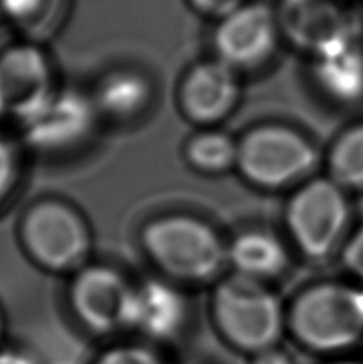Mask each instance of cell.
Here are the masks:
<instances>
[{"label":"cell","instance_id":"cell-11","mask_svg":"<svg viewBox=\"0 0 363 364\" xmlns=\"http://www.w3.org/2000/svg\"><path fill=\"white\" fill-rule=\"evenodd\" d=\"M92 96L77 90H56L47 104L23 122V139L31 149L56 154L79 146L92 133L96 122Z\"/></svg>","mask_w":363,"mask_h":364},{"label":"cell","instance_id":"cell-5","mask_svg":"<svg viewBox=\"0 0 363 364\" xmlns=\"http://www.w3.org/2000/svg\"><path fill=\"white\" fill-rule=\"evenodd\" d=\"M283 219L295 248L309 261H323L349 237L347 191L330 176L309 178L291 193Z\"/></svg>","mask_w":363,"mask_h":364},{"label":"cell","instance_id":"cell-15","mask_svg":"<svg viewBox=\"0 0 363 364\" xmlns=\"http://www.w3.org/2000/svg\"><path fill=\"white\" fill-rule=\"evenodd\" d=\"M315 82L332 100H363V47L357 37L347 38L314 56Z\"/></svg>","mask_w":363,"mask_h":364},{"label":"cell","instance_id":"cell-3","mask_svg":"<svg viewBox=\"0 0 363 364\" xmlns=\"http://www.w3.org/2000/svg\"><path fill=\"white\" fill-rule=\"evenodd\" d=\"M287 331L309 352H346L363 339V289L336 282L307 286L287 307Z\"/></svg>","mask_w":363,"mask_h":364},{"label":"cell","instance_id":"cell-7","mask_svg":"<svg viewBox=\"0 0 363 364\" xmlns=\"http://www.w3.org/2000/svg\"><path fill=\"white\" fill-rule=\"evenodd\" d=\"M130 279L109 264H85L73 273L68 301L75 320L90 333H123V318L132 289Z\"/></svg>","mask_w":363,"mask_h":364},{"label":"cell","instance_id":"cell-27","mask_svg":"<svg viewBox=\"0 0 363 364\" xmlns=\"http://www.w3.org/2000/svg\"><path fill=\"white\" fill-rule=\"evenodd\" d=\"M2 331H4V316H2V311H0V336H2Z\"/></svg>","mask_w":363,"mask_h":364},{"label":"cell","instance_id":"cell-19","mask_svg":"<svg viewBox=\"0 0 363 364\" xmlns=\"http://www.w3.org/2000/svg\"><path fill=\"white\" fill-rule=\"evenodd\" d=\"M64 0H0V10L31 34L48 32L60 18Z\"/></svg>","mask_w":363,"mask_h":364},{"label":"cell","instance_id":"cell-18","mask_svg":"<svg viewBox=\"0 0 363 364\" xmlns=\"http://www.w3.org/2000/svg\"><path fill=\"white\" fill-rule=\"evenodd\" d=\"M328 176L347 192L363 191V122L335 141L328 154Z\"/></svg>","mask_w":363,"mask_h":364},{"label":"cell","instance_id":"cell-17","mask_svg":"<svg viewBox=\"0 0 363 364\" xmlns=\"http://www.w3.org/2000/svg\"><path fill=\"white\" fill-rule=\"evenodd\" d=\"M186 161L202 174H223L237 168L238 139L221 129L206 128L192 136L184 147Z\"/></svg>","mask_w":363,"mask_h":364},{"label":"cell","instance_id":"cell-12","mask_svg":"<svg viewBox=\"0 0 363 364\" xmlns=\"http://www.w3.org/2000/svg\"><path fill=\"white\" fill-rule=\"evenodd\" d=\"M241 100L238 70L218 58L197 63L179 85V106L194 123L210 127L226 119Z\"/></svg>","mask_w":363,"mask_h":364},{"label":"cell","instance_id":"cell-23","mask_svg":"<svg viewBox=\"0 0 363 364\" xmlns=\"http://www.w3.org/2000/svg\"><path fill=\"white\" fill-rule=\"evenodd\" d=\"M187 2L194 10L219 21L245 4V0H187Z\"/></svg>","mask_w":363,"mask_h":364},{"label":"cell","instance_id":"cell-20","mask_svg":"<svg viewBox=\"0 0 363 364\" xmlns=\"http://www.w3.org/2000/svg\"><path fill=\"white\" fill-rule=\"evenodd\" d=\"M93 364H170L157 346L144 341L122 342L107 347L96 356Z\"/></svg>","mask_w":363,"mask_h":364},{"label":"cell","instance_id":"cell-24","mask_svg":"<svg viewBox=\"0 0 363 364\" xmlns=\"http://www.w3.org/2000/svg\"><path fill=\"white\" fill-rule=\"evenodd\" d=\"M250 364H296L288 352L280 346L269 347L250 356Z\"/></svg>","mask_w":363,"mask_h":364},{"label":"cell","instance_id":"cell-14","mask_svg":"<svg viewBox=\"0 0 363 364\" xmlns=\"http://www.w3.org/2000/svg\"><path fill=\"white\" fill-rule=\"evenodd\" d=\"M290 251L275 233L264 229L238 232L228 240V269L270 283L288 269Z\"/></svg>","mask_w":363,"mask_h":364},{"label":"cell","instance_id":"cell-2","mask_svg":"<svg viewBox=\"0 0 363 364\" xmlns=\"http://www.w3.org/2000/svg\"><path fill=\"white\" fill-rule=\"evenodd\" d=\"M210 307L223 339L250 356L278 346L287 331V307L270 284L234 272L215 282Z\"/></svg>","mask_w":363,"mask_h":364},{"label":"cell","instance_id":"cell-21","mask_svg":"<svg viewBox=\"0 0 363 364\" xmlns=\"http://www.w3.org/2000/svg\"><path fill=\"white\" fill-rule=\"evenodd\" d=\"M341 261L344 269L363 284V225L351 233L341 246Z\"/></svg>","mask_w":363,"mask_h":364},{"label":"cell","instance_id":"cell-26","mask_svg":"<svg viewBox=\"0 0 363 364\" xmlns=\"http://www.w3.org/2000/svg\"><path fill=\"white\" fill-rule=\"evenodd\" d=\"M328 364H363L360 361H351V360H340V361H332Z\"/></svg>","mask_w":363,"mask_h":364},{"label":"cell","instance_id":"cell-13","mask_svg":"<svg viewBox=\"0 0 363 364\" xmlns=\"http://www.w3.org/2000/svg\"><path fill=\"white\" fill-rule=\"evenodd\" d=\"M277 15L282 36L312 56L355 37L351 16L335 0H283Z\"/></svg>","mask_w":363,"mask_h":364},{"label":"cell","instance_id":"cell-16","mask_svg":"<svg viewBox=\"0 0 363 364\" xmlns=\"http://www.w3.org/2000/svg\"><path fill=\"white\" fill-rule=\"evenodd\" d=\"M92 100L98 114L114 120H132L151 102L152 85L140 70L115 69L98 82Z\"/></svg>","mask_w":363,"mask_h":364},{"label":"cell","instance_id":"cell-9","mask_svg":"<svg viewBox=\"0 0 363 364\" xmlns=\"http://www.w3.org/2000/svg\"><path fill=\"white\" fill-rule=\"evenodd\" d=\"M189 316V302L179 284L165 277L132 283L123 333L157 346L172 342L183 333Z\"/></svg>","mask_w":363,"mask_h":364},{"label":"cell","instance_id":"cell-10","mask_svg":"<svg viewBox=\"0 0 363 364\" xmlns=\"http://www.w3.org/2000/svg\"><path fill=\"white\" fill-rule=\"evenodd\" d=\"M55 91L48 58L36 45H13L0 53V117L21 125Z\"/></svg>","mask_w":363,"mask_h":364},{"label":"cell","instance_id":"cell-8","mask_svg":"<svg viewBox=\"0 0 363 364\" xmlns=\"http://www.w3.org/2000/svg\"><path fill=\"white\" fill-rule=\"evenodd\" d=\"M280 37L275 10L263 2H245L218 21L213 32L215 58L238 73L258 68L274 56Z\"/></svg>","mask_w":363,"mask_h":364},{"label":"cell","instance_id":"cell-6","mask_svg":"<svg viewBox=\"0 0 363 364\" xmlns=\"http://www.w3.org/2000/svg\"><path fill=\"white\" fill-rule=\"evenodd\" d=\"M319 154L306 136L280 123H265L238 138L237 168L258 188L278 191L309 179Z\"/></svg>","mask_w":363,"mask_h":364},{"label":"cell","instance_id":"cell-1","mask_svg":"<svg viewBox=\"0 0 363 364\" xmlns=\"http://www.w3.org/2000/svg\"><path fill=\"white\" fill-rule=\"evenodd\" d=\"M140 243L162 275L178 284L218 282L228 269V240L189 213L151 219L141 229Z\"/></svg>","mask_w":363,"mask_h":364},{"label":"cell","instance_id":"cell-25","mask_svg":"<svg viewBox=\"0 0 363 364\" xmlns=\"http://www.w3.org/2000/svg\"><path fill=\"white\" fill-rule=\"evenodd\" d=\"M0 364H38L37 358L23 348H0Z\"/></svg>","mask_w":363,"mask_h":364},{"label":"cell","instance_id":"cell-4","mask_svg":"<svg viewBox=\"0 0 363 364\" xmlns=\"http://www.w3.org/2000/svg\"><path fill=\"white\" fill-rule=\"evenodd\" d=\"M19 240L32 262L53 273H74L88 264L93 235L83 214L68 201L42 198L24 211Z\"/></svg>","mask_w":363,"mask_h":364},{"label":"cell","instance_id":"cell-22","mask_svg":"<svg viewBox=\"0 0 363 364\" xmlns=\"http://www.w3.org/2000/svg\"><path fill=\"white\" fill-rule=\"evenodd\" d=\"M18 178V159L10 141L0 134V201L15 186Z\"/></svg>","mask_w":363,"mask_h":364}]
</instances>
